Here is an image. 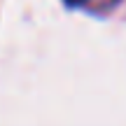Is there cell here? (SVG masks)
Here are the masks:
<instances>
[{"instance_id": "obj_1", "label": "cell", "mask_w": 126, "mask_h": 126, "mask_svg": "<svg viewBox=\"0 0 126 126\" xmlns=\"http://www.w3.org/2000/svg\"><path fill=\"white\" fill-rule=\"evenodd\" d=\"M96 0H65V5L70 7H86V5H94Z\"/></svg>"}]
</instances>
